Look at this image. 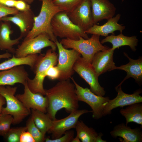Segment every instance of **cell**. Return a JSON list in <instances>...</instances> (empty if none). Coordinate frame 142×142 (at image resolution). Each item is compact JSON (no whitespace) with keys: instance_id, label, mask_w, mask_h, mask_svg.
Here are the masks:
<instances>
[{"instance_id":"1","label":"cell","mask_w":142,"mask_h":142,"mask_svg":"<svg viewBox=\"0 0 142 142\" xmlns=\"http://www.w3.org/2000/svg\"><path fill=\"white\" fill-rule=\"evenodd\" d=\"M48 102L47 113L52 120L57 112L62 108L70 113L79 108V101L74 83L70 79L59 81L51 88L45 89Z\"/></svg>"},{"instance_id":"2","label":"cell","mask_w":142,"mask_h":142,"mask_svg":"<svg viewBox=\"0 0 142 142\" xmlns=\"http://www.w3.org/2000/svg\"><path fill=\"white\" fill-rule=\"evenodd\" d=\"M42 2L40 13L34 17L33 27L24 40L34 38L42 33H45L54 42L57 40L53 34L51 23L52 18L58 12L62 11L52 0H39Z\"/></svg>"},{"instance_id":"3","label":"cell","mask_w":142,"mask_h":142,"mask_svg":"<svg viewBox=\"0 0 142 142\" xmlns=\"http://www.w3.org/2000/svg\"><path fill=\"white\" fill-rule=\"evenodd\" d=\"M58 55L50 48L45 54H40L39 57L33 70L35 74L32 79L29 78L27 80L28 88L33 92L45 94L43 87V82L46 76V72L51 66H55L58 62Z\"/></svg>"},{"instance_id":"4","label":"cell","mask_w":142,"mask_h":142,"mask_svg":"<svg viewBox=\"0 0 142 142\" xmlns=\"http://www.w3.org/2000/svg\"><path fill=\"white\" fill-rule=\"evenodd\" d=\"M100 36L97 35L92 34L91 37L88 39L80 36L77 40L62 38L60 42L65 48H71L78 52L82 55V57L91 64L96 53L109 48L101 43Z\"/></svg>"},{"instance_id":"5","label":"cell","mask_w":142,"mask_h":142,"mask_svg":"<svg viewBox=\"0 0 142 142\" xmlns=\"http://www.w3.org/2000/svg\"><path fill=\"white\" fill-rule=\"evenodd\" d=\"M51 25L53 33L56 38L73 40L78 39L80 36L85 39L89 38L84 31L72 22L64 12L56 14L52 18Z\"/></svg>"},{"instance_id":"6","label":"cell","mask_w":142,"mask_h":142,"mask_svg":"<svg viewBox=\"0 0 142 142\" xmlns=\"http://www.w3.org/2000/svg\"><path fill=\"white\" fill-rule=\"evenodd\" d=\"M17 87L9 85L0 86V94L5 98L6 106L2 107L1 114H9L13 118V124L21 123L31 114V110L26 108L16 97Z\"/></svg>"},{"instance_id":"7","label":"cell","mask_w":142,"mask_h":142,"mask_svg":"<svg viewBox=\"0 0 142 142\" xmlns=\"http://www.w3.org/2000/svg\"><path fill=\"white\" fill-rule=\"evenodd\" d=\"M47 47H50L54 51L57 48L55 42L51 40L47 34L42 33L34 38L24 40L15 50L14 55L17 58H23L40 54L43 49Z\"/></svg>"},{"instance_id":"8","label":"cell","mask_w":142,"mask_h":142,"mask_svg":"<svg viewBox=\"0 0 142 142\" xmlns=\"http://www.w3.org/2000/svg\"><path fill=\"white\" fill-rule=\"evenodd\" d=\"M74 84L78 100L84 102L91 108L93 118L98 120L103 116L104 105L110 99L108 97H104L97 95L88 88H83L79 85L73 78H70Z\"/></svg>"},{"instance_id":"9","label":"cell","mask_w":142,"mask_h":142,"mask_svg":"<svg viewBox=\"0 0 142 142\" xmlns=\"http://www.w3.org/2000/svg\"><path fill=\"white\" fill-rule=\"evenodd\" d=\"M55 43L59 52L57 65L60 75L59 81L70 79L73 74L74 65L81 55L75 50H68L65 48L57 40Z\"/></svg>"},{"instance_id":"10","label":"cell","mask_w":142,"mask_h":142,"mask_svg":"<svg viewBox=\"0 0 142 142\" xmlns=\"http://www.w3.org/2000/svg\"><path fill=\"white\" fill-rule=\"evenodd\" d=\"M73 69L89 84L92 92L100 96L105 95V91L100 85L98 77L91 63L80 57L75 63Z\"/></svg>"},{"instance_id":"11","label":"cell","mask_w":142,"mask_h":142,"mask_svg":"<svg viewBox=\"0 0 142 142\" xmlns=\"http://www.w3.org/2000/svg\"><path fill=\"white\" fill-rule=\"evenodd\" d=\"M67 14L73 24L85 32L94 24L90 0H83L73 11Z\"/></svg>"},{"instance_id":"12","label":"cell","mask_w":142,"mask_h":142,"mask_svg":"<svg viewBox=\"0 0 142 142\" xmlns=\"http://www.w3.org/2000/svg\"><path fill=\"white\" fill-rule=\"evenodd\" d=\"M115 89L117 92V96L112 100L110 99L104 105L103 116L110 115L112 110L117 107L125 106L138 103L142 102V97L140 95L141 90L139 89L131 94L126 93L122 90L121 85L116 86Z\"/></svg>"},{"instance_id":"13","label":"cell","mask_w":142,"mask_h":142,"mask_svg":"<svg viewBox=\"0 0 142 142\" xmlns=\"http://www.w3.org/2000/svg\"><path fill=\"white\" fill-rule=\"evenodd\" d=\"M92 112L86 109L77 110L70 113L67 116L61 119L53 120L52 124L48 132L52 134V139L59 138L66 131L75 128L78 119L82 115Z\"/></svg>"},{"instance_id":"14","label":"cell","mask_w":142,"mask_h":142,"mask_svg":"<svg viewBox=\"0 0 142 142\" xmlns=\"http://www.w3.org/2000/svg\"><path fill=\"white\" fill-rule=\"evenodd\" d=\"M23 85V93L17 94L16 97L28 110H37L46 113L48 104L47 97L40 93L32 92L28 87L27 81Z\"/></svg>"},{"instance_id":"15","label":"cell","mask_w":142,"mask_h":142,"mask_svg":"<svg viewBox=\"0 0 142 142\" xmlns=\"http://www.w3.org/2000/svg\"><path fill=\"white\" fill-rule=\"evenodd\" d=\"M34 13L31 9L25 11H19L12 16H6L0 18V21L12 22L19 28V36L25 37L32 29L34 23Z\"/></svg>"},{"instance_id":"16","label":"cell","mask_w":142,"mask_h":142,"mask_svg":"<svg viewBox=\"0 0 142 142\" xmlns=\"http://www.w3.org/2000/svg\"><path fill=\"white\" fill-rule=\"evenodd\" d=\"M114 51L109 48L98 52L94 55L91 64L98 77L108 71L114 70L116 66L113 61Z\"/></svg>"},{"instance_id":"17","label":"cell","mask_w":142,"mask_h":142,"mask_svg":"<svg viewBox=\"0 0 142 142\" xmlns=\"http://www.w3.org/2000/svg\"><path fill=\"white\" fill-rule=\"evenodd\" d=\"M28 76V73L23 65L0 71V86L12 85L17 83L24 85Z\"/></svg>"},{"instance_id":"18","label":"cell","mask_w":142,"mask_h":142,"mask_svg":"<svg viewBox=\"0 0 142 142\" xmlns=\"http://www.w3.org/2000/svg\"><path fill=\"white\" fill-rule=\"evenodd\" d=\"M94 24L104 19H108L115 14L116 8L109 0H90Z\"/></svg>"},{"instance_id":"19","label":"cell","mask_w":142,"mask_h":142,"mask_svg":"<svg viewBox=\"0 0 142 142\" xmlns=\"http://www.w3.org/2000/svg\"><path fill=\"white\" fill-rule=\"evenodd\" d=\"M111 136L114 138L117 137L122 142H142V131L139 128L131 129L124 123L115 126L110 132Z\"/></svg>"},{"instance_id":"20","label":"cell","mask_w":142,"mask_h":142,"mask_svg":"<svg viewBox=\"0 0 142 142\" xmlns=\"http://www.w3.org/2000/svg\"><path fill=\"white\" fill-rule=\"evenodd\" d=\"M120 17V14H117L115 17L108 19L103 25L99 26L94 24L85 32L87 34L97 35L105 37L108 36L109 34L114 35V32L115 31H119L122 33L125 28V26L118 23Z\"/></svg>"},{"instance_id":"21","label":"cell","mask_w":142,"mask_h":142,"mask_svg":"<svg viewBox=\"0 0 142 142\" xmlns=\"http://www.w3.org/2000/svg\"><path fill=\"white\" fill-rule=\"evenodd\" d=\"M124 54L129 60L127 64L120 67H116L114 69H119L124 70L127 73V75L123 81L117 86L121 85L126 80L131 77L134 78L139 84H140L142 80V59L140 58L137 59H133L129 57L125 53Z\"/></svg>"},{"instance_id":"22","label":"cell","mask_w":142,"mask_h":142,"mask_svg":"<svg viewBox=\"0 0 142 142\" xmlns=\"http://www.w3.org/2000/svg\"><path fill=\"white\" fill-rule=\"evenodd\" d=\"M10 22L0 21V50H7L14 54L15 49L13 46L18 44L22 38L19 36L14 39H11L10 36L13 31L11 29Z\"/></svg>"},{"instance_id":"23","label":"cell","mask_w":142,"mask_h":142,"mask_svg":"<svg viewBox=\"0 0 142 142\" xmlns=\"http://www.w3.org/2000/svg\"><path fill=\"white\" fill-rule=\"evenodd\" d=\"M138 42V39L135 36H127L120 33L116 36L112 34L102 39L100 42L102 44L107 42L111 43L112 45L111 48L114 50L122 46L127 45L129 46L133 51H135Z\"/></svg>"},{"instance_id":"24","label":"cell","mask_w":142,"mask_h":142,"mask_svg":"<svg viewBox=\"0 0 142 142\" xmlns=\"http://www.w3.org/2000/svg\"><path fill=\"white\" fill-rule=\"evenodd\" d=\"M39 57L40 55L36 54L29 55L24 57L17 58L14 55L11 58L0 63V71L23 65L29 66L33 70Z\"/></svg>"},{"instance_id":"25","label":"cell","mask_w":142,"mask_h":142,"mask_svg":"<svg viewBox=\"0 0 142 142\" xmlns=\"http://www.w3.org/2000/svg\"><path fill=\"white\" fill-rule=\"evenodd\" d=\"M138 103L129 105L120 110L121 114L125 118L126 125L134 122L142 126V104Z\"/></svg>"},{"instance_id":"26","label":"cell","mask_w":142,"mask_h":142,"mask_svg":"<svg viewBox=\"0 0 142 142\" xmlns=\"http://www.w3.org/2000/svg\"><path fill=\"white\" fill-rule=\"evenodd\" d=\"M37 128L45 136L51 128L53 120L48 114L40 111L31 109V116Z\"/></svg>"},{"instance_id":"27","label":"cell","mask_w":142,"mask_h":142,"mask_svg":"<svg viewBox=\"0 0 142 142\" xmlns=\"http://www.w3.org/2000/svg\"><path fill=\"white\" fill-rule=\"evenodd\" d=\"M77 136L82 142H95L98 133L93 128L89 127L82 120H78L75 128Z\"/></svg>"},{"instance_id":"28","label":"cell","mask_w":142,"mask_h":142,"mask_svg":"<svg viewBox=\"0 0 142 142\" xmlns=\"http://www.w3.org/2000/svg\"><path fill=\"white\" fill-rule=\"evenodd\" d=\"M83 0H53V3L62 11L67 13L73 11Z\"/></svg>"},{"instance_id":"29","label":"cell","mask_w":142,"mask_h":142,"mask_svg":"<svg viewBox=\"0 0 142 142\" xmlns=\"http://www.w3.org/2000/svg\"><path fill=\"white\" fill-rule=\"evenodd\" d=\"M26 126L27 131L31 134L35 142L45 141V136L36 126L31 116L27 121Z\"/></svg>"},{"instance_id":"30","label":"cell","mask_w":142,"mask_h":142,"mask_svg":"<svg viewBox=\"0 0 142 142\" xmlns=\"http://www.w3.org/2000/svg\"><path fill=\"white\" fill-rule=\"evenodd\" d=\"M27 130L26 126L11 128L4 137L7 142H20L21 134Z\"/></svg>"},{"instance_id":"31","label":"cell","mask_w":142,"mask_h":142,"mask_svg":"<svg viewBox=\"0 0 142 142\" xmlns=\"http://www.w3.org/2000/svg\"><path fill=\"white\" fill-rule=\"evenodd\" d=\"M13 118L9 114H1L0 115V136L3 137L11 128L13 123Z\"/></svg>"},{"instance_id":"32","label":"cell","mask_w":142,"mask_h":142,"mask_svg":"<svg viewBox=\"0 0 142 142\" xmlns=\"http://www.w3.org/2000/svg\"><path fill=\"white\" fill-rule=\"evenodd\" d=\"M74 131L69 130L65 132L63 136L55 139H50L49 138H45L46 142H70L74 136Z\"/></svg>"},{"instance_id":"33","label":"cell","mask_w":142,"mask_h":142,"mask_svg":"<svg viewBox=\"0 0 142 142\" xmlns=\"http://www.w3.org/2000/svg\"><path fill=\"white\" fill-rule=\"evenodd\" d=\"M19 11L15 8L8 7L0 4V18L9 15H14Z\"/></svg>"},{"instance_id":"34","label":"cell","mask_w":142,"mask_h":142,"mask_svg":"<svg viewBox=\"0 0 142 142\" xmlns=\"http://www.w3.org/2000/svg\"><path fill=\"white\" fill-rule=\"evenodd\" d=\"M60 75V72L57 66H50L46 72V77L51 80H58Z\"/></svg>"},{"instance_id":"35","label":"cell","mask_w":142,"mask_h":142,"mask_svg":"<svg viewBox=\"0 0 142 142\" xmlns=\"http://www.w3.org/2000/svg\"><path fill=\"white\" fill-rule=\"evenodd\" d=\"M14 8L19 11H25L31 9L30 5L24 1L21 0H16Z\"/></svg>"},{"instance_id":"36","label":"cell","mask_w":142,"mask_h":142,"mask_svg":"<svg viewBox=\"0 0 142 142\" xmlns=\"http://www.w3.org/2000/svg\"><path fill=\"white\" fill-rule=\"evenodd\" d=\"M20 142H35V141L31 134L26 130L24 131L21 134Z\"/></svg>"},{"instance_id":"37","label":"cell","mask_w":142,"mask_h":142,"mask_svg":"<svg viewBox=\"0 0 142 142\" xmlns=\"http://www.w3.org/2000/svg\"><path fill=\"white\" fill-rule=\"evenodd\" d=\"M16 1L15 0H0V4L8 7L14 8Z\"/></svg>"},{"instance_id":"38","label":"cell","mask_w":142,"mask_h":142,"mask_svg":"<svg viewBox=\"0 0 142 142\" xmlns=\"http://www.w3.org/2000/svg\"><path fill=\"white\" fill-rule=\"evenodd\" d=\"M12 57V54L9 52H6L3 54H0V60L2 59H9Z\"/></svg>"},{"instance_id":"39","label":"cell","mask_w":142,"mask_h":142,"mask_svg":"<svg viewBox=\"0 0 142 142\" xmlns=\"http://www.w3.org/2000/svg\"><path fill=\"white\" fill-rule=\"evenodd\" d=\"M6 103V101L4 98L0 94V115L1 110L3 106Z\"/></svg>"},{"instance_id":"40","label":"cell","mask_w":142,"mask_h":142,"mask_svg":"<svg viewBox=\"0 0 142 142\" xmlns=\"http://www.w3.org/2000/svg\"><path fill=\"white\" fill-rule=\"evenodd\" d=\"M103 135V134L101 132L98 133V134L96 138L95 142H107L106 140H103L102 139V137Z\"/></svg>"},{"instance_id":"41","label":"cell","mask_w":142,"mask_h":142,"mask_svg":"<svg viewBox=\"0 0 142 142\" xmlns=\"http://www.w3.org/2000/svg\"><path fill=\"white\" fill-rule=\"evenodd\" d=\"M80 140L78 137L76 135L75 138H74L71 142H80Z\"/></svg>"},{"instance_id":"42","label":"cell","mask_w":142,"mask_h":142,"mask_svg":"<svg viewBox=\"0 0 142 142\" xmlns=\"http://www.w3.org/2000/svg\"><path fill=\"white\" fill-rule=\"evenodd\" d=\"M29 4H31L34 1V0H21Z\"/></svg>"},{"instance_id":"43","label":"cell","mask_w":142,"mask_h":142,"mask_svg":"<svg viewBox=\"0 0 142 142\" xmlns=\"http://www.w3.org/2000/svg\"><path fill=\"white\" fill-rule=\"evenodd\" d=\"M125 0H121L122 2H123Z\"/></svg>"},{"instance_id":"44","label":"cell","mask_w":142,"mask_h":142,"mask_svg":"<svg viewBox=\"0 0 142 142\" xmlns=\"http://www.w3.org/2000/svg\"></svg>"},{"instance_id":"45","label":"cell","mask_w":142,"mask_h":142,"mask_svg":"<svg viewBox=\"0 0 142 142\" xmlns=\"http://www.w3.org/2000/svg\"><path fill=\"white\" fill-rule=\"evenodd\" d=\"M52 0V1H53V0Z\"/></svg>"}]
</instances>
